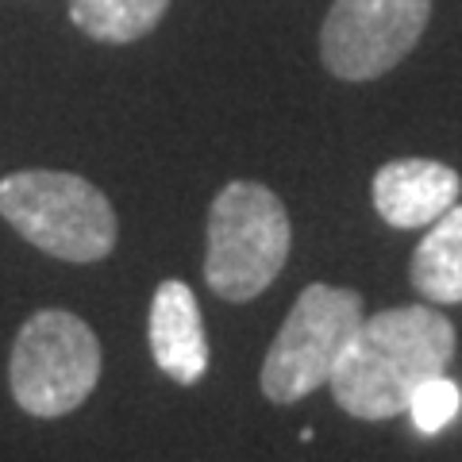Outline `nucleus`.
I'll return each mask as SVG.
<instances>
[{"label": "nucleus", "instance_id": "1", "mask_svg": "<svg viewBox=\"0 0 462 462\" xmlns=\"http://www.w3.org/2000/svg\"><path fill=\"white\" fill-rule=\"evenodd\" d=\"M455 358V324L431 305H401L363 316L339 355L328 389L355 420H393L412 393L447 374Z\"/></svg>", "mask_w": 462, "mask_h": 462}, {"label": "nucleus", "instance_id": "2", "mask_svg": "<svg viewBox=\"0 0 462 462\" xmlns=\"http://www.w3.org/2000/svg\"><path fill=\"white\" fill-rule=\"evenodd\" d=\"M205 239V285L220 300L247 305L285 270L293 227L263 181H227L208 205Z\"/></svg>", "mask_w": 462, "mask_h": 462}, {"label": "nucleus", "instance_id": "3", "mask_svg": "<svg viewBox=\"0 0 462 462\" xmlns=\"http://www.w3.org/2000/svg\"><path fill=\"white\" fill-rule=\"evenodd\" d=\"M0 216L20 239L62 263H100L120 236L112 200L66 170H16L0 178Z\"/></svg>", "mask_w": 462, "mask_h": 462}, {"label": "nucleus", "instance_id": "4", "mask_svg": "<svg viewBox=\"0 0 462 462\" xmlns=\"http://www.w3.org/2000/svg\"><path fill=\"white\" fill-rule=\"evenodd\" d=\"M100 382V343L81 316L39 309L23 320L12 343L8 385L27 416L58 420L81 409Z\"/></svg>", "mask_w": 462, "mask_h": 462}, {"label": "nucleus", "instance_id": "5", "mask_svg": "<svg viewBox=\"0 0 462 462\" xmlns=\"http://www.w3.org/2000/svg\"><path fill=\"white\" fill-rule=\"evenodd\" d=\"M366 316L363 293L328 282H312L297 293L263 358V393L273 404H297L324 389L339 355Z\"/></svg>", "mask_w": 462, "mask_h": 462}, {"label": "nucleus", "instance_id": "6", "mask_svg": "<svg viewBox=\"0 0 462 462\" xmlns=\"http://www.w3.org/2000/svg\"><path fill=\"white\" fill-rule=\"evenodd\" d=\"M431 20V0H336L320 27V58L339 81H374L401 66Z\"/></svg>", "mask_w": 462, "mask_h": 462}, {"label": "nucleus", "instance_id": "7", "mask_svg": "<svg viewBox=\"0 0 462 462\" xmlns=\"http://www.w3.org/2000/svg\"><path fill=\"white\" fill-rule=\"evenodd\" d=\"M462 178L458 170L436 158H393L374 173L370 197L389 227L412 231L431 227L447 208L458 205Z\"/></svg>", "mask_w": 462, "mask_h": 462}, {"label": "nucleus", "instance_id": "8", "mask_svg": "<svg viewBox=\"0 0 462 462\" xmlns=\"http://www.w3.org/2000/svg\"><path fill=\"white\" fill-rule=\"evenodd\" d=\"M147 339L154 366L178 385H197L208 374V336H205V316L193 297V289L166 278L151 297V320Z\"/></svg>", "mask_w": 462, "mask_h": 462}, {"label": "nucleus", "instance_id": "9", "mask_svg": "<svg viewBox=\"0 0 462 462\" xmlns=\"http://www.w3.org/2000/svg\"><path fill=\"white\" fill-rule=\"evenodd\" d=\"M412 289L431 305L462 300V205L447 208L420 239L409 263Z\"/></svg>", "mask_w": 462, "mask_h": 462}, {"label": "nucleus", "instance_id": "10", "mask_svg": "<svg viewBox=\"0 0 462 462\" xmlns=\"http://www.w3.org/2000/svg\"><path fill=\"white\" fill-rule=\"evenodd\" d=\"M170 0H69V20L97 42H135L162 23Z\"/></svg>", "mask_w": 462, "mask_h": 462}, {"label": "nucleus", "instance_id": "11", "mask_svg": "<svg viewBox=\"0 0 462 462\" xmlns=\"http://www.w3.org/2000/svg\"><path fill=\"white\" fill-rule=\"evenodd\" d=\"M458 409H462V389L447 378V374L424 382L409 401V416H412V424H416L420 436H436V431H443L458 416Z\"/></svg>", "mask_w": 462, "mask_h": 462}]
</instances>
